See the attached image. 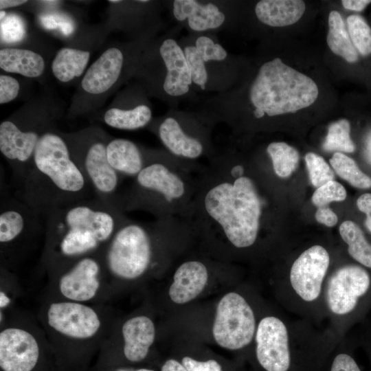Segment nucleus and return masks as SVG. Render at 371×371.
<instances>
[{"mask_svg":"<svg viewBox=\"0 0 371 371\" xmlns=\"http://www.w3.org/2000/svg\"><path fill=\"white\" fill-rule=\"evenodd\" d=\"M183 125L181 112L172 109L158 125V137L172 155L185 159H196L204 153L205 145L199 137L189 133Z\"/></svg>","mask_w":371,"mask_h":371,"instance_id":"412c9836","label":"nucleus"},{"mask_svg":"<svg viewBox=\"0 0 371 371\" xmlns=\"http://www.w3.org/2000/svg\"><path fill=\"white\" fill-rule=\"evenodd\" d=\"M186 59L194 90L227 91L225 72L229 55L225 47L212 36L192 34L179 41Z\"/></svg>","mask_w":371,"mask_h":371,"instance_id":"2eb2a0df","label":"nucleus"},{"mask_svg":"<svg viewBox=\"0 0 371 371\" xmlns=\"http://www.w3.org/2000/svg\"><path fill=\"white\" fill-rule=\"evenodd\" d=\"M366 155H367L368 160L371 163V137L368 142V144L366 146Z\"/></svg>","mask_w":371,"mask_h":371,"instance_id":"de8ad7c7","label":"nucleus"},{"mask_svg":"<svg viewBox=\"0 0 371 371\" xmlns=\"http://www.w3.org/2000/svg\"><path fill=\"white\" fill-rule=\"evenodd\" d=\"M20 85L18 80L9 75L0 76V104L8 103L19 95Z\"/></svg>","mask_w":371,"mask_h":371,"instance_id":"4c0bfd02","label":"nucleus"},{"mask_svg":"<svg viewBox=\"0 0 371 371\" xmlns=\"http://www.w3.org/2000/svg\"><path fill=\"white\" fill-rule=\"evenodd\" d=\"M331 270V256L323 245L303 250L273 284L275 296L287 312L319 326L326 315L325 283Z\"/></svg>","mask_w":371,"mask_h":371,"instance_id":"39448f33","label":"nucleus"},{"mask_svg":"<svg viewBox=\"0 0 371 371\" xmlns=\"http://www.w3.org/2000/svg\"><path fill=\"white\" fill-rule=\"evenodd\" d=\"M55 116L46 112L20 114L0 124V151L12 164L25 166L42 135L54 127Z\"/></svg>","mask_w":371,"mask_h":371,"instance_id":"a211bd4d","label":"nucleus"},{"mask_svg":"<svg viewBox=\"0 0 371 371\" xmlns=\"http://www.w3.org/2000/svg\"><path fill=\"white\" fill-rule=\"evenodd\" d=\"M339 232L349 256L371 271V242L361 227L352 221H346L340 225Z\"/></svg>","mask_w":371,"mask_h":371,"instance_id":"c85d7f7f","label":"nucleus"},{"mask_svg":"<svg viewBox=\"0 0 371 371\" xmlns=\"http://www.w3.org/2000/svg\"><path fill=\"white\" fill-rule=\"evenodd\" d=\"M161 27L126 43L107 47L84 74L74 95L70 113H88L102 104L111 93L133 77L140 56Z\"/></svg>","mask_w":371,"mask_h":371,"instance_id":"6e6552de","label":"nucleus"},{"mask_svg":"<svg viewBox=\"0 0 371 371\" xmlns=\"http://www.w3.org/2000/svg\"><path fill=\"white\" fill-rule=\"evenodd\" d=\"M136 371H154V370H150V369H147V368H140V369L137 370Z\"/></svg>","mask_w":371,"mask_h":371,"instance_id":"09e8293b","label":"nucleus"},{"mask_svg":"<svg viewBox=\"0 0 371 371\" xmlns=\"http://www.w3.org/2000/svg\"><path fill=\"white\" fill-rule=\"evenodd\" d=\"M357 341H351L347 336L341 339L331 354L324 371H363L355 350Z\"/></svg>","mask_w":371,"mask_h":371,"instance_id":"473e14b6","label":"nucleus"},{"mask_svg":"<svg viewBox=\"0 0 371 371\" xmlns=\"http://www.w3.org/2000/svg\"><path fill=\"white\" fill-rule=\"evenodd\" d=\"M161 371H188L181 362L169 359L163 364Z\"/></svg>","mask_w":371,"mask_h":371,"instance_id":"c03bdc74","label":"nucleus"},{"mask_svg":"<svg viewBox=\"0 0 371 371\" xmlns=\"http://www.w3.org/2000/svg\"><path fill=\"white\" fill-rule=\"evenodd\" d=\"M318 87L313 79L284 63L280 58L263 63L248 88V100L256 119L277 116L309 106Z\"/></svg>","mask_w":371,"mask_h":371,"instance_id":"0eeeda50","label":"nucleus"},{"mask_svg":"<svg viewBox=\"0 0 371 371\" xmlns=\"http://www.w3.org/2000/svg\"><path fill=\"white\" fill-rule=\"evenodd\" d=\"M346 198L344 187L336 181H330L317 188L312 196V202L317 207L328 206L333 201H342Z\"/></svg>","mask_w":371,"mask_h":371,"instance_id":"e433bc0d","label":"nucleus"},{"mask_svg":"<svg viewBox=\"0 0 371 371\" xmlns=\"http://www.w3.org/2000/svg\"><path fill=\"white\" fill-rule=\"evenodd\" d=\"M171 12L192 34L225 30L228 16L225 1L174 0Z\"/></svg>","mask_w":371,"mask_h":371,"instance_id":"aec40b11","label":"nucleus"},{"mask_svg":"<svg viewBox=\"0 0 371 371\" xmlns=\"http://www.w3.org/2000/svg\"><path fill=\"white\" fill-rule=\"evenodd\" d=\"M10 298L3 291L0 293V307L1 309L7 308L10 303Z\"/></svg>","mask_w":371,"mask_h":371,"instance_id":"49530a36","label":"nucleus"},{"mask_svg":"<svg viewBox=\"0 0 371 371\" xmlns=\"http://www.w3.org/2000/svg\"><path fill=\"white\" fill-rule=\"evenodd\" d=\"M357 341L359 346L364 349L368 356L370 367V371H371V329L363 333Z\"/></svg>","mask_w":371,"mask_h":371,"instance_id":"37998d69","label":"nucleus"},{"mask_svg":"<svg viewBox=\"0 0 371 371\" xmlns=\"http://www.w3.org/2000/svg\"><path fill=\"white\" fill-rule=\"evenodd\" d=\"M357 205L358 209L366 215L365 225L371 233V194L365 193L361 195L357 200Z\"/></svg>","mask_w":371,"mask_h":371,"instance_id":"a19ab883","label":"nucleus"},{"mask_svg":"<svg viewBox=\"0 0 371 371\" xmlns=\"http://www.w3.org/2000/svg\"><path fill=\"white\" fill-rule=\"evenodd\" d=\"M49 272L58 295L54 298L71 302H93L108 282L102 252L65 262Z\"/></svg>","mask_w":371,"mask_h":371,"instance_id":"4468645a","label":"nucleus"},{"mask_svg":"<svg viewBox=\"0 0 371 371\" xmlns=\"http://www.w3.org/2000/svg\"><path fill=\"white\" fill-rule=\"evenodd\" d=\"M121 336L125 358L131 362H140L147 357L155 341V326L148 316L137 315L124 322Z\"/></svg>","mask_w":371,"mask_h":371,"instance_id":"4be33fe9","label":"nucleus"},{"mask_svg":"<svg viewBox=\"0 0 371 371\" xmlns=\"http://www.w3.org/2000/svg\"><path fill=\"white\" fill-rule=\"evenodd\" d=\"M45 216L42 262L48 271L102 252L127 219L117 203L96 196L54 209Z\"/></svg>","mask_w":371,"mask_h":371,"instance_id":"f03ea898","label":"nucleus"},{"mask_svg":"<svg viewBox=\"0 0 371 371\" xmlns=\"http://www.w3.org/2000/svg\"><path fill=\"white\" fill-rule=\"evenodd\" d=\"M267 151L271 160L276 174L282 178L288 177L295 170L299 161V153L293 146L285 142L269 144Z\"/></svg>","mask_w":371,"mask_h":371,"instance_id":"2f4dec72","label":"nucleus"},{"mask_svg":"<svg viewBox=\"0 0 371 371\" xmlns=\"http://www.w3.org/2000/svg\"><path fill=\"white\" fill-rule=\"evenodd\" d=\"M27 1L25 0H1L0 1V9L4 10L5 9L18 7L26 3Z\"/></svg>","mask_w":371,"mask_h":371,"instance_id":"a18cd8bd","label":"nucleus"},{"mask_svg":"<svg viewBox=\"0 0 371 371\" xmlns=\"http://www.w3.org/2000/svg\"><path fill=\"white\" fill-rule=\"evenodd\" d=\"M328 32L326 41L330 49L348 63H356L359 56L353 46L340 13L333 10L328 15Z\"/></svg>","mask_w":371,"mask_h":371,"instance_id":"c756f323","label":"nucleus"},{"mask_svg":"<svg viewBox=\"0 0 371 371\" xmlns=\"http://www.w3.org/2000/svg\"><path fill=\"white\" fill-rule=\"evenodd\" d=\"M135 183L124 203V207L155 212L160 199L173 201L183 197L186 184L179 175L163 162L146 153V162L135 177Z\"/></svg>","mask_w":371,"mask_h":371,"instance_id":"dca6fc26","label":"nucleus"},{"mask_svg":"<svg viewBox=\"0 0 371 371\" xmlns=\"http://www.w3.org/2000/svg\"><path fill=\"white\" fill-rule=\"evenodd\" d=\"M348 32L359 56H371V27L360 14L349 15L346 19Z\"/></svg>","mask_w":371,"mask_h":371,"instance_id":"f704fd0d","label":"nucleus"},{"mask_svg":"<svg viewBox=\"0 0 371 371\" xmlns=\"http://www.w3.org/2000/svg\"><path fill=\"white\" fill-rule=\"evenodd\" d=\"M315 219L327 227L335 226L338 221L337 216L328 206L317 207Z\"/></svg>","mask_w":371,"mask_h":371,"instance_id":"ea45409f","label":"nucleus"},{"mask_svg":"<svg viewBox=\"0 0 371 371\" xmlns=\"http://www.w3.org/2000/svg\"><path fill=\"white\" fill-rule=\"evenodd\" d=\"M240 165L212 180L203 193L201 205L209 221L220 229L235 248L244 249L256 243L260 229L261 201L252 180L243 175Z\"/></svg>","mask_w":371,"mask_h":371,"instance_id":"20e7f679","label":"nucleus"},{"mask_svg":"<svg viewBox=\"0 0 371 371\" xmlns=\"http://www.w3.org/2000/svg\"><path fill=\"white\" fill-rule=\"evenodd\" d=\"M208 278L207 268L202 262H183L175 271L168 289L170 300L181 305L194 300L206 287Z\"/></svg>","mask_w":371,"mask_h":371,"instance_id":"5701e85b","label":"nucleus"},{"mask_svg":"<svg viewBox=\"0 0 371 371\" xmlns=\"http://www.w3.org/2000/svg\"><path fill=\"white\" fill-rule=\"evenodd\" d=\"M90 55L88 50L63 47L56 52L52 60V71L58 80L70 82L86 71Z\"/></svg>","mask_w":371,"mask_h":371,"instance_id":"bb28decb","label":"nucleus"},{"mask_svg":"<svg viewBox=\"0 0 371 371\" xmlns=\"http://www.w3.org/2000/svg\"><path fill=\"white\" fill-rule=\"evenodd\" d=\"M330 164L335 172L353 187L359 189L371 188V178L360 170L351 157L336 152L330 159Z\"/></svg>","mask_w":371,"mask_h":371,"instance_id":"7c9ffc66","label":"nucleus"},{"mask_svg":"<svg viewBox=\"0 0 371 371\" xmlns=\"http://www.w3.org/2000/svg\"><path fill=\"white\" fill-rule=\"evenodd\" d=\"M323 306L328 326L343 339L371 310V271L356 262L335 267L325 283Z\"/></svg>","mask_w":371,"mask_h":371,"instance_id":"1a4fd4ad","label":"nucleus"},{"mask_svg":"<svg viewBox=\"0 0 371 371\" xmlns=\"http://www.w3.org/2000/svg\"><path fill=\"white\" fill-rule=\"evenodd\" d=\"M18 186L16 196L40 215L94 193L63 133L54 127L41 137Z\"/></svg>","mask_w":371,"mask_h":371,"instance_id":"7ed1b4c3","label":"nucleus"},{"mask_svg":"<svg viewBox=\"0 0 371 371\" xmlns=\"http://www.w3.org/2000/svg\"><path fill=\"white\" fill-rule=\"evenodd\" d=\"M152 118L150 106L139 103L128 108L111 107L104 112L102 120L111 128L134 131L147 126Z\"/></svg>","mask_w":371,"mask_h":371,"instance_id":"cd10ccee","label":"nucleus"},{"mask_svg":"<svg viewBox=\"0 0 371 371\" xmlns=\"http://www.w3.org/2000/svg\"><path fill=\"white\" fill-rule=\"evenodd\" d=\"M41 320L49 341L58 344L81 346L107 337V318L91 304L53 298L43 307Z\"/></svg>","mask_w":371,"mask_h":371,"instance_id":"9b49d317","label":"nucleus"},{"mask_svg":"<svg viewBox=\"0 0 371 371\" xmlns=\"http://www.w3.org/2000/svg\"><path fill=\"white\" fill-rule=\"evenodd\" d=\"M350 133V124L348 120L341 119L332 123L328 127L323 148L326 151L353 153L356 147Z\"/></svg>","mask_w":371,"mask_h":371,"instance_id":"72a5a7b5","label":"nucleus"},{"mask_svg":"<svg viewBox=\"0 0 371 371\" xmlns=\"http://www.w3.org/2000/svg\"><path fill=\"white\" fill-rule=\"evenodd\" d=\"M63 136L95 196L117 203L114 194L121 176L110 166L107 159L106 145L110 137L95 126L63 133Z\"/></svg>","mask_w":371,"mask_h":371,"instance_id":"f8f14e48","label":"nucleus"},{"mask_svg":"<svg viewBox=\"0 0 371 371\" xmlns=\"http://www.w3.org/2000/svg\"><path fill=\"white\" fill-rule=\"evenodd\" d=\"M306 9L301 0H261L255 6L259 21L271 27L293 25L302 16Z\"/></svg>","mask_w":371,"mask_h":371,"instance_id":"393cba45","label":"nucleus"},{"mask_svg":"<svg viewBox=\"0 0 371 371\" xmlns=\"http://www.w3.org/2000/svg\"><path fill=\"white\" fill-rule=\"evenodd\" d=\"M1 261L3 267L13 264L21 249L41 231L40 216L21 199L1 190Z\"/></svg>","mask_w":371,"mask_h":371,"instance_id":"f3484780","label":"nucleus"},{"mask_svg":"<svg viewBox=\"0 0 371 371\" xmlns=\"http://www.w3.org/2000/svg\"><path fill=\"white\" fill-rule=\"evenodd\" d=\"M0 67L8 73L18 74L27 78L41 76L45 69L43 57L31 49L3 47L0 50Z\"/></svg>","mask_w":371,"mask_h":371,"instance_id":"a878e982","label":"nucleus"},{"mask_svg":"<svg viewBox=\"0 0 371 371\" xmlns=\"http://www.w3.org/2000/svg\"><path fill=\"white\" fill-rule=\"evenodd\" d=\"M153 227L126 219L102 251L107 280L131 282L146 276L155 256Z\"/></svg>","mask_w":371,"mask_h":371,"instance_id":"9d476101","label":"nucleus"},{"mask_svg":"<svg viewBox=\"0 0 371 371\" xmlns=\"http://www.w3.org/2000/svg\"><path fill=\"white\" fill-rule=\"evenodd\" d=\"M261 314L244 294L225 293L216 308L212 330L215 342L232 351L252 346Z\"/></svg>","mask_w":371,"mask_h":371,"instance_id":"ddd939ff","label":"nucleus"},{"mask_svg":"<svg viewBox=\"0 0 371 371\" xmlns=\"http://www.w3.org/2000/svg\"><path fill=\"white\" fill-rule=\"evenodd\" d=\"M117 371H130V370H125V369H120Z\"/></svg>","mask_w":371,"mask_h":371,"instance_id":"8fccbe9b","label":"nucleus"},{"mask_svg":"<svg viewBox=\"0 0 371 371\" xmlns=\"http://www.w3.org/2000/svg\"><path fill=\"white\" fill-rule=\"evenodd\" d=\"M304 159L311 182L314 187L318 188L334 179L333 170L321 156L314 153H308Z\"/></svg>","mask_w":371,"mask_h":371,"instance_id":"c9c22d12","label":"nucleus"},{"mask_svg":"<svg viewBox=\"0 0 371 371\" xmlns=\"http://www.w3.org/2000/svg\"><path fill=\"white\" fill-rule=\"evenodd\" d=\"M181 363L188 371H223L221 364L214 359L199 361L190 357H184Z\"/></svg>","mask_w":371,"mask_h":371,"instance_id":"58836bf2","label":"nucleus"},{"mask_svg":"<svg viewBox=\"0 0 371 371\" xmlns=\"http://www.w3.org/2000/svg\"><path fill=\"white\" fill-rule=\"evenodd\" d=\"M340 341L328 326L271 310L260 315L252 348L262 371H324Z\"/></svg>","mask_w":371,"mask_h":371,"instance_id":"f257e3e1","label":"nucleus"},{"mask_svg":"<svg viewBox=\"0 0 371 371\" xmlns=\"http://www.w3.org/2000/svg\"><path fill=\"white\" fill-rule=\"evenodd\" d=\"M179 27L148 42L133 75L141 81L147 95L161 100L172 109L193 96L194 91L183 49L175 38Z\"/></svg>","mask_w":371,"mask_h":371,"instance_id":"423d86ee","label":"nucleus"},{"mask_svg":"<svg viewBox=\"0 0 371 371\" xmlns=\"http://www.w3.org/2000/svg\"><path fill=\"white\" fill-rule=\"evenodd\" d=\"M106 155L110 166L120 176L136 177L146 162V153L135 142L124 138L110 139Z\"/></svg>","mask_w":371,"mask_h":371,"instance_id":"b1692460","label":"nucleus"},{"mask_svg":"<svg viewBox=\"0 0 371 371\" xmlns=\"http://www.w3.org/2000/svg\"><path fill=\"white\" fill-rule=\"evenodd\" d=\"M41 337L21 323L8 324L0 332V367L3 371H32L41 352Z\"/></svg>","mask_w":371,"mask_h":371,"instance_id":"6ab92c4d","label":"nucleus"},{"mask_svg":"<svg viewBox=\"0 0 371 371\" xmlns=\"http://www.w3.org/2000/svg\"><path fill=\"white\" fill-rule=\"evenodd\" d=\"M341 3L344 8L361 12L366 9V8L371 3L370 0H342Z\"/></svg>","mask_w":371,"mask_h":371,"instance_id":"79ce46f5","label":"nucleus"}]
</instances>
